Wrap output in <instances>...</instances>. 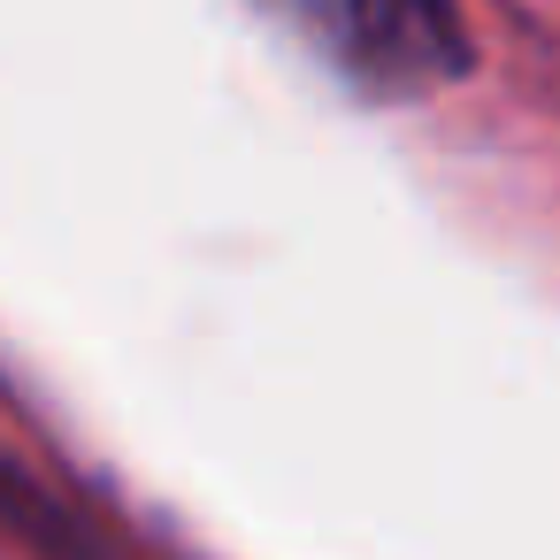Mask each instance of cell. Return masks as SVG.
Segmentation results:
<instances>
[{"instance_id": "cell-1", "label": "cell", "mask_w": 560, "mask_h": 560, "mask_svg": "<svg viewBox=\"0 0 560 560\" xmlns=\"http://www.w3.org/2000/svg\"><path fill=\"white\" fill-rule=\"evenodd\" d=\"M261 9L369 108H422L476 78L460 0H261Z\"/></svg>"}]
</instances>
